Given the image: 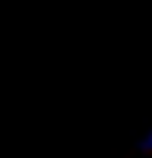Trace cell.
Listing matches in <instances>:
<instances>
[{"label":"cell","mask_w":152,"mask_h":158,"mask_svg":"<svg viewBox=\"0 0 152 158\" xmlns=\"http://www.w3.org/2000/svg\"><path fill=\"white\" fill-rule=\"evenodd\" d=\"M143 146H146V149H152V133L146 136V142H143Z\"/></svg>","instance_id":"1"}]
</instances>
